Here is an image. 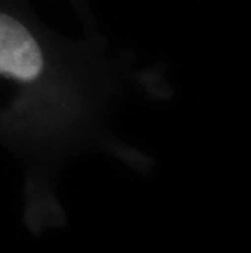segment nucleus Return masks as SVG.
<instances>
[{"instance_id":"nucleus-1","label":"nucleus","mask_w":251,"mask_h":253,"mask_svg":"<svg viewBox=\"0 0 251 253\" xmlns=\"http://www.w3.org/2000/svg\"><path fill=\"white\" fill-rule=\"evenodd\" d=\"M44 57L28 28L0 12V74L18 80H35L42 72Z\"/></svg>"}]
</instances>
